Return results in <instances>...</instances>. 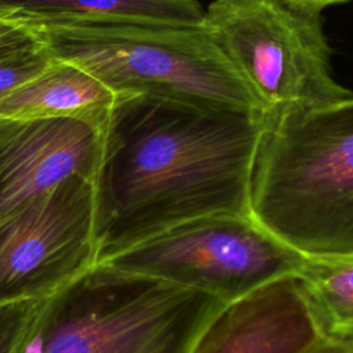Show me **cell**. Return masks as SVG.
Returning <instances> with one entry per match:
<instances>
[{"instance_id": "obj_9", "label": "cell", "mask_w": 353, "mask_h": 353, "mask_svg": "<svg viewBox=\"0 0 353 353\" xmlns=\"http://www.w3.org/2000/svg\"><path fill=\"white\" fill-rule=\"evenodd\" d=\"M328 341L296 274L225 303L188 353H313Z\"/></svg>"}, {"instance_id": "obj_13", "label": "cell", "mask_w": 353, "mask_h": 353, "mask_svg": "<svg viewBox=\"0 0 353 353\" xmlns=\"http://www.w3.org/2000/svg\"><path fill=\"white\" fill-rule=\"evenodd\" d=\"M52 58L39 47L22 50L14 54L0 57V98L25 83L30 77L43 72Z\"/></svg>"}, {"instance_id": "obj_16", "label": "cell", "mask_w": 353, "mask_h": 353, "mask_svg": "<svg viewBox=\"0 0 353 353\" xmlns=\"http://www.w3.org/2000/svg\"><path fill=\"white\" fill-rule=\"evenodd\" d=\"M313 353H353V345L352 343L334 342V341H325Z\"/></svg>"}, {"instance_id": "obj_8", "label": "cell", "mask_w": 353, "mask_h": 353, "mask_svg": "<svg viewBox=\"0 0 353 353\" xmlns=\"http://www.w3.org/2000/svg\"><path fill=\"white\" fill-rule=\"evenodd\" d=\"M110 128L0 117V223L73 176H101Z\"/></svg>"}, {"instance_id": "obj_5", "label": "cell", "mask_w": 353, "mask_h": 353, "mask_svg": "<svg viewBox=\"0 0 353 353\" xmlns=\"http://www.w3.org/2000/svg\"><path fill=\"white\" fill-rule=\"evenodd\" d=\"M321 11L292 0H214L203 28L266 112L353 97L332 76Z\"/></svg>"}, {"instance_id": "obj_15", "label": "cell", "mask_w": 353, "mask_h": 353, "mask_svg": "<svg viewBox=\"0 0 353 353\" xmlns=\"http://www.w3.org/2000/svg\"><path fill=\"white\" fill-rule=\"evenodd\" d=\"M39 46L40 41L30 26L0 18V57Z\"/></svg>"}, {"instance_id": "obj_17", "label": "cell", "mask_w": 353, "mask_h": 353, "mask_svg": "<svg viewBox=\"0 0 353 353\" xmlns=\"http://www.w3.org/2000/svg\"><path fill=\"white\" fill-rule=\"evenodd\" d=\"M292 1H296V3H302V4H307V6H312V7H316L319 10H324L330 6H335V4H341V3H345L347 0H292Z\"/></svg>"}, {"instance_id": "obj_10", "label": "cell", "mask_w": 353, "mask_h": 353, "mask_svg": "<svg viewBox=\"0 0 353 353\" xmlns=\"http://www.w3.org/2000/svg\"><path fill=\"white\" fill-rule=\"evenodd\" d=\"M124 99L80 66L52 58L43 72L0 98V117L74 119L110 128Z\"/></svg>"}, {"instance_id": "obj_7", "label": "cell", "mask_w": 353, "mask_h": 353, "mask_svg": "<svg viewBox=\"0 0 353 353\" xmlns=\"http://www.w3.org/2000/svg\"><path fill=\"white\" fill-rule=\"evenodd\" d=\"M101 176H73L0 223V305L40 301L97 265Z\"/></svg>"}, {"instance_id": "obj_6", "label": "cell", "mask_w": 353, "mask_h": 353, "mask_svg": "<svg viewBox=\"0 0 353 353\" xmlns=\"http://www.w3.org/2000/svg\"><path fill=\"white\" fill-rule=\"evenodd\" d=\"M303 259L251 215L221 214L181 223L97 263L205 292L228 303L296 274Z\"/></svg>"}, {"instance_id": "obj_11", "label": "cell", "mask_w": 353, "mask_h": 353, "mask_svg": "<svg viewBox=\"0 0 353 353\" xmlns=\"http://www.w3.org/2000/svg\"><path fill=\"white\" fill-rule=\"evenodd\" d=\"M199 0H0V18L36 23L203 26Z\"/></svg>"}, {"instance_id": "obj_3", "label": "cell", "mask_w": 353, "mask_h": 353, "mask_svg": "<svg viewBox=\"0 0 353 353\" xmlns=\"http://www.w3.org/2000/svg\"><path fill=\"white\" fill-rule=\"evenodd\" d=\"M223 305L97 263L34 302L10 353H188Z\"/></svg>"}, {"instance_id": "obj_12", "label": "cell", "mask_w": 353, "mask_h": 353, "mask_svg": "<svg viewBox=\"0 0 353 353\" xmlns=\"http://www.w3.org/2000/svg\"><path fill=\"white\" fill-rule=\"evenodd\" d=\"M296 277L325 338L353 345V254L305 256Z\"/></svg>"}, {"instance_id": "obj_4", "label": "cell", "mask_w": 353, "mask_h": 353, "mask_svg": "<svg viewBox=\"0 0 353 353\" xmlns=\"http://www.w3.org/2000/svg\"><path fill=\"white\" fill-rule=\"evenodd\" d=\"M28 26L51 58L80 66L123 98L268 113L203 26Z\"/></svg>"}, {"instance_id": "obj_14", "label": "cell", "mask_w": 353, "mask_h": 353, "mask_svg": "<svg viewBox=\"0 0 353 353\" xmlns=\"http://www.w3.org/2000/svg\"><path fill=\"white\" fill-rule=\"evenodd\" d=\"M36 301L0 305V353H10Z\"/></svg>"}, {"instance_id": "obj_1", "label": "cell", "mask_w": 353, "mask_h": 353, "mask_svg": "<svg viewBox=\"0 0 353 353\" xmlns=\"http://www.w3.org/2000/svg\"><path fill=\"white\" fill-rule=\"evenodd\" d=\"M266 114L124 99L110 124L101 176L98 261L193 219L251 215Z\"/></svg>"}, {"instance_id": "obj_2", "label": "cell", "mask_w": 353, "mask_h": 353, "mask_svg": "<svg viewBox=\"0 0 353 353\" xmlns=\"http://www.w3.org/2000/svg\"><path fill=\"white\" fill-rule=\"evenodd\" d=\"M250 214L303 256L353 254V97L266 114Z\"/></svg>"}]
</instances>
